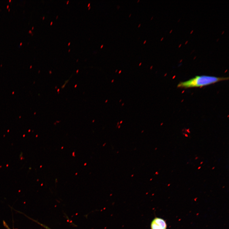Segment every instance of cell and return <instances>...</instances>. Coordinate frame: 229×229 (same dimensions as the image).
<instances>
[{
	"mask_svg": "<svg viewBox=\"0 0 229 229\" xmlns=\"http://www.w3.org/2000/svg\"><path fill=\"white\" fill-rule=\"evenodd\" d=\"M228 80V77L207 76H197L187 81L180 82L178 84L177 87L184 89L202 87Z\"/></svg>",
	"mask_w": 229,
	"mask_h": 229,
	"instance_id": "1",
	"label": "cell"
},
{
	"mask_svg": "<svg viewBox=\"0 0 229 229\" xmlns=\"http://www.w3.org/2000/svg\"><path fill=\"white\" fill-rule=\"evenodd\" d=\"M151 229H166L167 224L163 219L156 218L151 223Z\"/></svg>",
	"mask_w": 229,
	"mask_h": 229,
	"instance_id": "2",
	"label": "cell"
},
{
	"mask_svg": "<svg viewBox=\"0 0 229 229\" xmlns=\"http://www.w3.org/2000/svg\"><path fill=\"white\" fill-rule=\"evenodd\" d=\"M3 224H4V226H5V227L7 229H11L9 227V226L7 225V224L5 222H4V221L3 222Z\"/></svg>",
	"mask_w": 229,
	"mask_h": 229,
	"instance_id": "3",
	"label": "cell"
},
{
	"mask_svg": "<svg viewBox=\"0 0 229 229\" xmlns=\"http://www.w3.org/2000/svg\"><path fill=\"white\" fill-rule=\"evenodd\" d=\"M39 224H40L44 228H45L46 229H51L50 228H48V227H47V226H45L44 225H42V224H41L40 223H39Z\"/></svg>",
	"mask_w": 229,
	"mask_h": 229,
	"instance_id": "4",
	"label": "cell"
},
{
	"mask_svg": "<svg viewBox=\"0 0 229 229\" xmlns=\"http://www.w3.org/2000/svg\"><path fill=\"white\" fill-rule=\"evenodd\" d=\"M201 168V166H200V167H198V169H200Z\"/></svg>",
	"mask_w": 229,
	"mask_h": 229,
	"instance_id": "5",
	"label": "cell"
},
{
	"mask_svg": "<svg viewBox=\"0 0 229 229\" xmlns=\"http://www.w3.org/2000/svg\"><path fill=\"white\" fill-rule=\"evenodd\" d=\"M203 162H201V163H200V164H201H201H203Z\"/></svg>",
	"mask_w": 229,
	"mask_h": 229,
	"instance_id": "6",
	"label": "cell"
},
{
	"mask_svg": "<svg viewBox=\"0 0 229 229\" xmlns=\"http://www.w3.org/2000/svg\"><path fill=\"white\" fill-rule=\"evenodd\" d=\"M198 157H196V158H195V160H197V159H198Z\"/></svg>",
	"mask_w": 229,
	"mask_h": 229,
	"instance_id": "7",
	"label": "cell"
},
{
	"mask_svg": "<svg viewBox=\"0 0 229 229\" xmlns=\"http://www.w3.org/2000/svg\"><path fill=\"white\" fill-rule=\"evenodd\" d=\"M214 168H215V167H213V168H212V170H213V169H214Z\"/></svg>",
	"mask_w": 229,
	"mask_h": 229,
	"instance_id": "8",
	"label": "cell"
},
{
	"mask_svg": "<svg viewBox=\"0 0 229 229\" xmlns=\"http://www.w3.org/2000/svg\"><path fill=\"white\" fill-rule=\"evenodd\" d=\"M103 45H102V46H101V48H102V47H103Z\"/></svg>",
	"mask_w": 229,
	"mask_h": 229,
	"instance_id": "9",
	"label": "cell"
},
{
	"mask_svg": "<svg viewBox=\"0 0 229 229\" xmlns=\"http://www.w3.org/2000/svg\"><path fill=\"white\" fill-rule=\"evenodd\" d=\"M146 41H145V42H144V44H145V43H146Z\"/></svg>",
	"mask_w": 229,
	"mask_h": 229,
	"instance_id": "10",
	"label": "cell"
},
{
	"mask_svg": "<svg viewBox=\"0 0 229 229\" xmlns=\"http://www.w3.org/2000/svg\"><path fill=\"white\" fill-rule=\"evenodd\" d=\"M90 3L89 4V5H88V7H89L90 6Z\"/></svg>",
	"mask_w": 229,
	"mask_h": 229,
	"instance_id": "11",
	"label": "cell"
},
{
	"mask_svg": "<svg viewBox=\"0 0 229 229\" xmlns=\"http://www.w3.org/2000/svg\"><path fill=\"white\" fill-rule=\"evenodd\" d=\"M140 25H141V24H140V25H139V26H138V27H139V26H140Z\"/></svg>",
	"mask_w": 229,
	"mask_h": 229,
	"instance_id": "12",
	"label": "cell"
},
{
	"mask_svg": "<svg viewBox=\"0 0 229 229\" xmlns=\"http://www.w3.org/2000/svg\"><path fill=\"white\" fill-rule=\"evenodd\" d=\"M52 23H53V22H51V25H52Z\"/></svg>",
	"mask_w": 229,
	"mask_h": 229,
	"instance_id": "13",
	"label": "cell"
},
{
	"mask_svg": "<svg viewBox=\"0 0 229 229\" xmlns=\"http://www.w3.org/2000/svg\"><path fill=\"white\" fill-rule=\"evenodd\" d=\"M70 43H69V44H68V45H69H69Z\"/></svg>",
	"mask_w": 229,
	"mask_h": 229,
	"instance_id": "14",
	"label": "cell"
},
{
	"mask_svg": "<svg viewBox=\"0 0 229 229\" xmlns=\"http://www.w3.org/2000/svg\"><path fill=\"white\" fill-rule=\"evenodd\" d=\"M90 7H89V9H90Z\"/></svg>",
	"mask_w": 229,
	"mask_h": 229,
	"instance_id": "15",
	"label": "cell"
},
{
	"mask_svg": "<svg viewBox=\"0 0 229 229\" xmlns=\"http://www.w3.org/2000/svg\"><path fill=\"white\" fill-rule=\"evenodd\" d=\"M69 2V1H68V2H67V4H68V3Z\"/></svg>",
	"mask_w": 229,
	"mask_h": 229,
	"instance_id": "16",
	"label": "cell"
},
{
	"mask_svg": "<svg viewBox=\"0 0 229 229\" xmlns=\"http://www.w3.org/2000/svg\"><path fill=\"white\" fill-rule=\"evenodd\" d=\"M58 16H57V18H56L57 19V18H58Z\"/></svg>",
	"mask_w": 229,
	"mask_h": 229,
	"instance_id": "17",
	"label": "cell"
},
{
	"mask_svg": "<svg viewBox=\"0 0 229 229\" xmlns=\"http://www.w3.org/2000/svg\"><path fill=\"white\" fill-rule=\"evenodd\" d=\"M141 64V63L140 64H139V65H140Z\"/></svg>",
	"mask_w": 229,
	"mask_h": 229,
	"instance_id": "18",
	"label": "cell"
},
{
	"mask_svg": "<svg viewBox=\"0 0 229 229\" xmlns=\"http://www.w3.org/2000/svg\"><path fill=\"white\" fill-rule=\"evenodd\" d=\"M131 14H130V15L129 16V17H130V16H131Z\"/></svg>",
	"mask_w": 229,
	"mask_h": 229,
	"instance_id": "19",
	"label": "cell"
},
{
	"mask_svg": "<svg viewBox=\"0 0 229 229\" xmlns=\"http://www.w3.org/2000/svg\"><path fill=\"white\" fill-rule=\"evenodd\" d=\"M139 1H138V2H139Z\"/></svg>",
	"mask_w": 229,
	"mask_h": 229,
	"instance_id": "20",
	"label": "cell"
},
{
	"mask_svg": "<svg viewBox=\"0 0 229 229\" xmlns=\"http://www.w3.org/2000/svg\"><path fill=\"white\" fill-rule=\"evenodd\" d=\"M70 51V50H69V51Z\"/></svg>",
	"mask_w": 229,
	"mask_h": 229,
	"instance_id": "21",
	"label": "cell"
}]
</instances>
